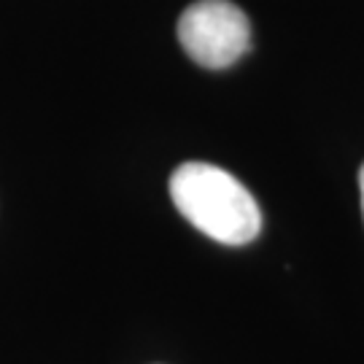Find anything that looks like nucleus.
I'll use <instances>...</instances> for the list:
<instances>
[{
    "label": "nucleus",
    "instance_id": "obj_1",
    "mask_svg": "<svg viewBox=\"0 0 364 364\" xmlns=\"http://www.w3.org/2000/svg\"><path fill=\"white\" fill-rule=\"evenodd\" d=\"M176 208L224 246H246L262 232V210L243 183L208 162H183L170 176Z\"/></svg>",
    "mask_w": 364,
    "mask_h": 364
},
{
    "label": "nucleus",
    "instance_id": "obj_3",
    "mask_svg": "<svg viewBox=\"0 0 364 364\" xmlns=\"http://www.w3.org/2000/svg\"><path fill=\"white\" fill-rule=\"evenodd\" d=\"M359 189H362V210H364V165L359 170Z\"/></svg>",
    "mask_w": 364,
    "mask_h": 364
},
{
    "label": "nucleus",
    "instance_id": "obj_2",
    "mask_svg": "<svg viewBox=\"0 0 364 364\" xmlns=\"http://www.w3.org/2000/svg\"><path fill=\"white\" fill-rule=\"evenodd\" d=\"M178 41L197 65L221 70L248 52L251 25L230 0H197L178 19Z\"/></svg>",
    "mask_w": 364,
    "mask_h": 364
}]
</instances>
